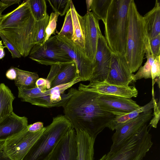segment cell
<instances>
[{"instance_id": "cell-29", "label": "cell", "mask_w": 160, "mask_h": 160, "mask_svg": "<svg viewBox=\"0 0 160 160\" xmlns=\"http://www.w3.org/2000/svg\"><path fill=\"white\" fill-rule=\"evenodd\" d=\"M31 14L36 21L42 20L46 17L47 5L44 0H28Z\"/></svg>"}, {"instance_id": "cell-34", "label": "cell", "mask_w": 160, "mask_h": 160, "mask_svg": "<svg viewBox=\"0 0 160 160\" xmlns=\"http://www.w3.org/2000/svg\"><path fill=\"white\" fill-rule=\"evenodd\" d=\"M59 15L58 13L55 12L51 13L48 23L45 31L46 38L45 42L49 38L51 35L53 34L56 30L57 21Z\"/></svg>"}, {"instance_id": "cell-25", "label": "cell", "mask_w": 160, "mask_h": 160, "mask_svg": "<svg viewBox=\"0 0 160 160\" xmlns=\"http://www.w3.org/2000/svg\"><path fill=\"white\" fill-rule=\"evenodd\" d=\"M70 10L72 19L73 30L72 40L81 48L84 52V39L78 18L79 14L77 12L72 0L70 3Z\"/></svg>"}, {"instance_id": "cell-3", "label": "cell", "mask_w": 160, "mask_h": 160, "mask_svg": "<svg viewBox=\"0 0 160 160\" xmlns=\"http://www.w3.org/2000/svg\"><path fill=\"white\" fill-rule=\"evenodd\" d=\"M128 28L125 57L131 73L141 66L145 54L147 38L144 22L133 0L128 9Z\"/></svg>"}, {"instance_id": "cell-12", "label": "cell", "mask_w": 160, "mask_h": 160, "mask_svg": "<svg viewBox=\"0 0 160 160\" xmlns=\"http://www.w3.org/2000/svg\"><path fill=\"white\" fill-rule=\"evenodd\" d=\"M88 85L79 84L78 90L89 91L100 94L119 96L131 98L136 97L138 92L135 87L120 86L110 84L105 80L90 81Z\"/></svg>"}, {"instance_id": "cell-6", "label": "cell", "mask_w": 160, "mask_h": 160, "mask_svg": "<svg viewBox=\"0 0 160 160\" xmlns=\"http://www.w3.org/2000/svg\"><path fill=\"white\" fill-rule=\"evenodd\" d=\"M36 22L32 14L26 20L0 29L22 56H28L35 43Z\"/></svg>"}, {"instance_id": "cell-26", "label": "cell", "mask_w": 160, "mask_h": 160, "mask_svg": "<svg viewBox=\"0 0 160 160\" xmlns=\"http://www.w3.org/2000/svg\"><path fill=\"white\" fill-rule=\"evenodd\" d=\"M16 76L14 80L15 84L17 87L35 86L37 80L39 78L35 72L24 71L14 67Z\"/></svg>"}, {"instance_id": "cell-36", "label": "cell", "mask_w": 160, "mask_h": 160, "mask_svg": "<svg viewBox=\"0 0 160 160\" xmlns=\"http://www.w3.org/2000/svg\"><path fill=\"white\" fill-rule=\"evenodd\" d=\"M153 108H154V112L153 114L154 116L150 121V124L152 127L156 128L160 118V103L159 101L158 103L157 102L155 98L154 100Z\"/></svg>"}, {"instance_id": "cell-40", "label": "cell", "mask_w": 160, "mask_h": 160, "mask_svg": "<svg viewBox=\"0 0 160 160\" xmlns=\"http://www.w3.org/2000/svg\"><path fill=\"white\" fill-rule=\"evenodd\" d=\"M6 76L8 79L11 80H14L16 76V72L14 67H12L9 69L7 71Z\"/></svg>"}, {"instance_id": "cell-41", "label": "cell", "mask_w": 160, "mask_h": 160, "mask_svg": "<svg viewBox=\"0 0 160 160\" xmlns=\"http://www.w3.org/2000/svg\"><path fill=\"white\" fill-rule=\"evenodd\" d=\"M35 85L37 87L45 86L47 88V80L46 79L39 78L36 81Z\"/></svg>"}, {"instance_id": "cell-45", "label": "cell", "mask_w": 160, "mask_h": 160, "mask_svg": "<svg viewBox=\"0 0 160 160\" xmlns=\"http://www.w3.org/2000/svg\"><path fill=\"white\" fill-rule=\"evenodd\" d=\"M5 141H0V151L2 150V148Z\"/></svg>"}, {"instance_id": "cell-33", "label": "cell", "mask_w": 160, "mask_h": 160, "mask_svg": "<svg viewBox=\"0 0 160 160\" xmlns=\"http://www.w3.org/2000/svg\"><path fill=\"white\" fill-rule=\"evenodd\" d=\"M146 48L148 49L154 58L160 56V34L149 41L147 40Z\"/></svg>"}, {"instance_id": "cell-23", "label": "cell", "mask_w": 160, "mask_h": 160, "mask_svg": "<svg viewBox=\"0 0 160 160\" xmlns=\"http://www.w3.org/2000/svg\"><path fill=\"white\" fill-rule=\"evenodd\" d=\"M15 99L10 89L4 83H0V124L13 112Z\"/></svg>"}, {"instance_id": "cell-14", "label": "cell", "mask_w": 160, "mask_h": 160, "mask_svg": "<svg viewBox=\"0 0 160 160\" xmlns=\"http://www.w3.org/2000/svg\"><path fill=\"white\" fill-rule=\"evenodd\" d=\"M98 101L102 109L116 116L127 114L141 107L132 99L119 96L98 94Z\"/></svg>"}, {"instance_id": "cell-30", "label": "cell", "mask_w": 160, "mask_h": 160, "mask_svg": "<svg viewBox=\"0 0 160 160\" xmlns=\"http://www.w3.org/2000/svg\"><path fill=\"white\" fill-rule=\"evenodd\" d=\"M50 16L47 14L43 19L36 22L35 44H42L45 42V31L48 23Z\"/></svg>"}, {"instance_id": "cell-38", "label": "cell", "mask_w": 160, "mask_h": 160, "mask_svg": "<svg viewBox=\"0 0 160 160\" xmlns=\"http://www.w3.org/2000/svg\"><path fill=\"white\" fill-rule=\"evenodd\" d=\"M44 127L43 123L42 122H38L32 124L28 125L27 129L29 132H34L40 130Z\"/></svg>"}, {"instance_id": "cell-32", "label": "cell", "mask_w": 160, "mask_h": 160, "mask_svg": "<svg viewBox=\"0 0 160 160\" xmlns=\"http://www.w3.org/2000/svg\"><path fill=\"white\" fill-rule=\"evenodd\" d=\"M71 0H48L50 5L54 12L61 16L64 15L70 9Z\"/></svg>"}, {"instance_id": "cell-2", "label": "cell", "mask_w": 160, "mask_h": 160, "mask_svg": "<svg viewBox=\"0 0 160 160\" xmlns=\"http://www.w3.org/2000/svg\"><path fill=\"white\" fill-rule=\"evenodd\" d=\"M131 0H112L104 25L105 38L112 52L125 56L128 28V9Z\"/></svg>"}, {"instance_id": "cell-18", "label": "cell", "mask_w": 160, "mask_h": 160, "mask_svg": "<svg viewBox=\"0 0 160 160\" xmlns=\"http://www.w3.org/2000/svg\"><path fill=\"white\" fill-rule=\"evenodd\" d=\"M82 81L77 77L72 82L47 89L45 86L37 87L36 86L18 87V97L23 102L30 103L38 98L48 95H62L68 89L76 83Z\"/></svg>"}, {"instance_id": "cell-7", "label": "cell", "mask_w": 160, "mask_h": 160, "mask_svg": "<svg viewBox=\"0 0 160 160\" xmlns=\"http://www.w3.org/2000/svg\"><path fill=\"white\" fill-rule=\"evenodd\" d=\"M28 55L32 60L47 66L73 61L58 44L56 35L51 36L42 44H35Z\"/></svg>"}, {"instance_id": "cell-44", "label": "cell", "mask_w": 160, "mask_h": 160, "mask_svg": "<svg viewBox=\"0 0 160 160\" xmlns=\"http://www.w3.org/2000/svg\"><path fill=\"white\" fill-rule=\"evenodd\" d=\"M3 48H0V59L3 58L5 56V52Z\"/></svg>"}, {"instance_id": "cell-10", "label": "cell", "mask_w": 160, "mask_h": 160, "mask_svg": "<svg viewBox=\"0 0 160 160\" xmlns=\"http://www.w3.org/2000/svg\"><path fill=\"white\" fill-rule=\"evenodd\" d=\"M78 18L84 39V52L86 57L94 64L98 39L102 35L99 20L92 12L86 13L82 16L79 14Z\"/></svg>"}, {"instance_id": "cell-24", "label": "cell", "mask_w": 160, "mask_h": 160, "mask_svg": "<svg viewBox=\"0 0 160 160\" xmlns=\"http://www.w3.org/2000/svg\"><path fill=\"white\" fill-rule=\"evenodd\" d=\"M153 97L151 101L142 107L126 114L116 116L107 127L112 131L115 130L119 126L127 121L138 117L142 112L148 111L154 107V100Z\"/></svg>"}, {"instance_id": "cell-48", "label": "cell", "mask_w": 160, "mask_h": 160, "mask_svg": "<svg viewBox=\"0 0 160 160\" xmlns=\"http://www.w3.org/2000/svg\"><path fill=\"white\" fill-rule=\"evenodd\" d=\"M2 16V13H1V12H0V21L1 18Z\"/></svg>"}, {"instance_id": "cell-31", "label": "cell", "mask_w": 160, "mask_h": 160, "mask_svg": "<svg viewBox=\"0 0 160 160\" xmlns=\"http://www.w3.org/2000/svg\"><path fill=\"white\" fill-rule=\"evenodd\" d=\"M73 33L72 22L70 9L66 13L63 26L58 35L72 39Z\"/></svg>"}, {"instance_id": "cell-1", "label": "cell", "mask_w": 160, "mask_h": 160, "mask_svg": "<svg viewBox=\"0 0 160 160\" xmlns=\"http://www.w3.org/2000/svg\"><path fill=\"white\" fill-rule=\"evenodd\" d=\"M98 93L77 90L62 107L73 128L86 132L96 138L116 116L102 109Z\"/></svg>"}, {"instance_id": "cell-21", "label": "cell", "mask_w": 160, "mask_h": 160, "mask_svg": "<svg viewBox=\"0 0 160 160\" xmlns=\"http://www.w3.org/2000/svg\"><path fill=\"white\" fill-rule=\"evenodd\" d=\"M31 14L28 0H24L11 12L2 15L0 21V29L22 22L27 20Z\"/></svg>"}, {"instance_id": "cell-37", "label": "cell", "mask_w": 160, "mask_h": 160, "mask_svg": "<svg viewBox=\"0 0 160 160\" xmlns=\"http://www.w3.org/2000/svg\"><path fill=\"white\" fill-rule=\"evenodd\" d=\"M151 74L152 79L160 76V56L154 59L151 68Z\"/></svg>"}, {"instance_id": "cell-13", "label": "cell", "mask_w": 160, "mask_h": 160, "mask_svg": "<svg viewBox=\"0 0 160 160\" xmlns=\"http://www.w3.org/2000/svg\"><path fill=\"white\" fill-rule=\"evenodd\" d=\"M112 53L105 37L101 35L98 41L92 76L90 81L95 80L102 82L106 79L110 68Z\"/></svg>"}, {"instance_id": "cell-8", "label": "cell", "mask_w": 160, "mask_h": 160, "mask_svg": "<svg viewBox=\"0 0 160 160\" xmlns=\"http://www.w3.org/2000/svg\"><path fill=\"white\" fill-rule=\"evenodd\" d=\"M46 128L44 127L36 132H29L27 127L18 134L5 140L2 150L11 160H22Z\"/></svg>"}, {"instance_id": "cell-43", "label": "cell", "mask_w": 160, "mask_h": 160, "mask_svg": "<svg viewBox=\"0 0 160 160\" xmlns=\"http://www.w3.org/2000/svg\"><path fill=\"white\" fill-rule=\"evenodd\" d=\"M92 1L93 0H86V1L87 9V13H89L90 12V11L91 10V7Z\"/></svg>"}, {"instance_id": "cell-4", "label": "cell", "mask_w": 160, "mask_h": 160, "mask_svg": "<svg viewBox=\"0 0 160 160\" xmlns=\"http://www.w3.org/2000/svg\"><path fill=\"white\" fill-rule=\"evenodd\" d=\"M72 128L64 115L53 118L52 123L46 127L22 160H46L61 139Z\"/></svg>"}, {"instance_id": "cell-27", "label": "cell", "mask_w": 160, "mask_h": 160, "mask_svg": "<svg viewBox=\"0 0 160 160\" xmlns=\"http://www.w3.org/2000/svg\"><path fill=\"white\" fill-rule=\"evenodd\" d=\"M145 54L147 59V61L143 66H141L139 68L136 74H134L133 81L135 82L142 78L146 79H152L151 68L155 58L148 48H146Z\"/></svg>"}, {"instance_id": "cell-5", "label": "cell", "mask_w": 160, "mask_h": 160, "mask_svg": "<svg viewBox=\"0 0 160 160\" xmlns=\"http://www.w3.org/2000/svg\"><path fill=\"white\" fill-rule=\"evenodd\" d=\"M147 124L130 136L117 150L109 152L98 160H142L153 145Z\"/></svg>"}, {"instance_id": "cell-11", "label": "cell", "mask_w": 160, "mask_h": 160, "mask_svg": "<svg viewBox=\"0 0 160 160\" xmlns=\"http://www.w3.org/2000/svg\"><path fill=\"white\" fill-rule=\"evenodd\" d=\"M152 116V110L142 112L136 118L117 128L112 137V144L109 152L118 150L130 136L147 124Z\"/></svg>"}, {"instance_id": "cell-20", "label": "cell", "mask_w": 160, "mask_h": 160, "mask_svg": "<svg viewBox=\"0 0 160 160\" xmlns=\"http://www.w3.org/2000/svg\"><path fill=\"white\" fill-rule=\"evenodd\" d=\"M77 145V160H93L95 138L79 129L75 130Z\"/></svg>"}, {"instance_id": "cell-47", "label": "cell", "mask_w": 160, "mask_h": 160, "mask_svg": "<svg viewBox=\"0 0 160 160\" xmlns=\"http://www.w3.org/2000/svg\"><path fill=\"white\" fill-rule=\"evenodd\" d=\"M4 5L3 4L1 0H0V8Z\"/></svg>"}, {"instance_id": "cell-35", "label": "cell", "mask_w": 160, "mask_h": 160, "mask_svg": "<svg viewBox=\"0 0 160 160\" xmlns=\"http://www.w3.org/2000/svg\"><path fill=\"white\" fill-rule=\"evenodd\" d=\"M0 37L3 41V44L11 52L13 58H20L22 56L14 46L1 32Z\"/></svg>"}, {"instance_id": "cell-16", "label": "cell", "mask_w": 160, "mask_h": 160, "mask_svg": "<svg viewBox=\"0 0 160 160\" xmlns=\"http://www.w3.org/2000/svg\"><path fill=\"white\" fill-rule=\"evenodd\" d=\"M76 132L72 128L61 139L46 160H77Z\"/></svg>"}, {"instance_id": "cell-17", "label": "cell", "mask_w": 160, "mask_h": 160, "mask_svg": "<svg viewBox=\"0 0 160 160\" xmlns=\"http://www.w3.org/2000/svg\"><path fill=\"white\" fill-rule=\"evenodd\" d=\"M51 66L46 79L47 89L69 83L78 77L76 66L73 61Z\"/></svg>"}, {"instance_id": "cell-9", "label": "cell", "mask_w": 160, "mask_h": 160, "mask_svg": "<svg viewBox=\"0 0 160 160\" xmlns=\"http://www.w3.org/2000/svg\"><path fill=\"white\" fill-rule=\"evenodd\" d=\"M58 45L74 62L78 77L82 81H90L91 79L93 63L87 58L82 50L71 39L56 35Z\"/></svg>"}, {"instance_id": "cell-22", "label": "cell", "mask_w": 160, "mask_h": 160, "mask_svg": "<svg viewBox=\"0 0 160 160\" xmlns=\"http://www.w3.org/2000/svg\"><path fill=\"white\" fill-rule=\"evenodd\" d=\"M147 40L160 34V2L156 1L153 8L143 17Z\"/></svg>"}, {"instance_id": "cell-19", "label": "cell", "mask_w": 160, "mask_h": 160, "mask_svg": "<svg viewBox=\"0 0 160 160\" xmlns=\"http://www.w3.org/2000/svg\"><path fill=\"white\" fill-rule=\"evenodd\" d=\"M28 119L13 112L0 124V141H5L20 132L28 127Z\"/></svg>"}, {"instance_id": "cell-46", "label": "cell", "mask_w": 160, "mask_h": 160, "mask_svg": "<svg viewBox=\"0 0 160 160\" xmlns=\"http://www.w3.org/2000/svg\"><path fill=\"white\" fill-rule=\"evenodd\" d=\"M6 48V47L3 45L2 41L0 40V48Z\"/></svg>"}, {"instance_id": "cell-42", "label": "cell", "mask_w": 160, "mask_h": 160, "mask_svg": "<svg viewBox=\"0 0 160 160\" xmlns=\"http://www.w3.org/2000/svg\"><path fill=\"white\" fill-rule=\"evenodd\" d=\"M0 160H11L7 156L2 150L0 151Z\"/></svg>"}, {"instance_id": "cell-39", "label": "cell", "mask_w": 160, "mask_h": 160, "mask_svg": "<svg viewBox=\"0 0 160 160\" xmlns=\"http://www.w3.org/2000/svg\"><path fill=\"white\" fill-rule=\"evenodd\" d=\"M1 1L4 4V5L0 8V11L1 13L7 7L14 4L19 3L21 1V0H1Z\"/></svg>"}, {"instance_id": "cell-15", "label": "cell", "mask_w": 160, "mask_h": 160, "mask_svg": "<svg viewBox=\"0 0 160 160\" xmlns=\"http://www.w3.org/2000/svg\"><path fill=\"white\" fill-rule=\"evenodd\" d=\"M131 73L125 56L112 53L108 73L105 81L110 84L128 86L132 81Z\"/></svg>"}, {"instance_id": "cell-28", "label": "cell", "mask_w": 160, "mask_h": 160, "mask_svg": "<svg viewBox=\"0 0 160 160\" xmlns=\"http://www.w3.org/2000/svg\"><path fill=\"white\" fill-rule=\"evenodd\" d=\"M112 0H93L91 7L93 13L104 24Z\"/></svg>"}]
</instances>
